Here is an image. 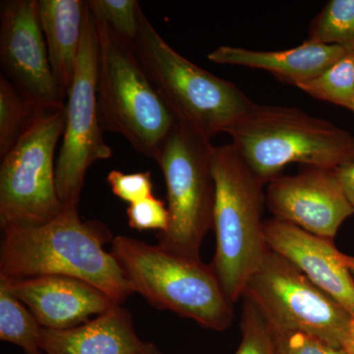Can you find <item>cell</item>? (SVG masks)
I'll return each instance as SVG.
<instances>
[{"label":"cell","mask_w":354,"mask_h":354,"mask_svg":"<svg viewBox=\"0 0 354 354\" xmlns=\"http://www.w3.org/2000/svg\"><path fill=\"white\" fill-rule=\"evenodd\" d=\"M341 259L342 263L346 265L351 274L354 276V257L353 256L346 255V254L342 253Z\"/></svg>","instance_id":"obj_29"},{"label":"cell","mask_w":354,"mask_h":354,"mask_svg":"<svg viewBox=\"0 0 354 354\" xmlns=\"http://www.w3.org/2000/svg\"><path fill=\"white\" fill-rule=\"evenodd\" d=\"M134 48L176 122L212 140L227 133L254 102L235 84L192 64L140 12Z\"/></svg>","instance_id":"obj_6"},{"label":"cell","mask_w":354,"mask_h":354,"mask_svg":"<svg viewBox=\"0 0 354 354\" xmlns=\"http://www.w3.org/2000/svg\"><path fill=\"white\" fill-rule=\"evenodd\" d=\"M266 204L276 220L333 241L344 221L354 215L335 171L320 167L277 177L268 183Z\"/></svg>","instance_id":"obj_12"},{"label":"cell","mask_w":354,"mask_h":354,"mask_svg":"<svg viewBox=\"0 0 354 354\" xmlns=\"http://www.w3.org/2000/svg\"><path fill=\"white\" fill-rule=\"evenodd\" d=\"M66 124V109L44 111L1 158L0 223L37 225L59 215L55 153Z\"/></svg>","instance_id":"obj_8"},{"label":"cell","mask_w":354,"mask_h":354,"mask_svg":"<svg viewBox=\"0 0 354 354\" xmlns=\"http://www.w3.org/2000/svg\"><path fill=\"white\" fill-rule=\"evenodd\" d=\"M0 60L4 75L39 109L65 106L39 16V0H6L0 6Z\"/></svg>","instance_id":"obj_11"},{"label":"cell","mask_w":354,"mask_h":354,"mask_svg":"<svg viewBox=\"0 0 354 354\" xmlns=\"http://www.w3.org/2000/svg\"><path fill=\"white\" fill-rule=\"evenodd\" d=\"M111 252L139 293L152 306L186 317L206 329L225 330L234 321L230 304L211 265L158 245L118 235Z\"/></svg>","instance_id":"obj_4"},{"label":"cell","mask_w":354,"mask_h":354,"mask_svg":"<svg viewBox=\"0 0 354 354\" xmlns=\"http://www.w3.org/2000/svg\"><path fill=\"white\" fill-rule=\"evenodd\" d=\"M272 330L279 354H346L342 348L330 346L315 335L274 328Z\"/></svg>","instance_id":"obj_26"},{"label":"cell","mask_w":354,"mask_h":354,"mask_svg":"<svg viewBox=\"0 0 354 354\" xmlns=\"http://www.w3.org/2000/svg\"><path fill=\"white\" fill-rule=\"evenodd\" d=\"M342 348L346 354H354V316L351 317L348 332L342 342Z\"/></svg>","instance_id":"obj_28"},{"label":"cell","mask_w":354,"mask_h":354,"mask_svg":"<svg viewBox=\"0 0 354 354\" xmlns=\"http://www.w3.org/2000/svg\"><path fill=\"white\" fill-rule=\"evenodd\" d=\"M106 180L113 194L129 204L153 196V185L150 171L124 174L113 171L109 172Z\"/></svg>","instance_id":"obj_25"},{"label":"cell","mask_w":354,"mask_h":354,"mask_svg":"<svg viewBox=\"0 0 354 354\" xmlns=\"http://www.w3.org/2000/svg\"><path fill=\"white\" fill-rule=\"evenodd\" d=\"M212 172L216 189V253L211 266L234 305L269 248L262 220L265 183L232 143L214 146Z\"/></svg>","instance_id":"obj_3"},{"label":"cell","mask_w":354,"mask_h":354,"mask_svg":"<svg viewBox=\"0 0 354 354\" xmlns=\"http://www.w3.org/2000/svg\"><path fill=\"white\" fill-rule=\"evenodd\" d=\"M139 354H164L162 353V351H158L157 346H155V344H151V342H148L147 344V346L145 349H144L142 353H140Z\"/></svg>","instance_id":"obj_30"},{"label":"cell","mask_w":354,"mask_h":354,"mask_svg":"<svg viewBox=\"0 0 354 354\" xmlns=\"http://www.w3.org/2000/svg\"><path fill=\"white\" fill-rule=\"evenodd\" d=\"M97 65V29L87 3L75 77L65 104L64 141L55 165L57 194L64 207L78 206L88 169L113 156L102 137Z\"/></svg>","instance_id":"obj_10"},{"label":"cell","mask_w":354,"mask_h":354,"mask_svg":"<svg viewBox=\"0 0 354 354\" xmlns=\"http://www.w3.org/2000/svg\"><path fill=\"white\" fill-rule=\"evenodd\" d=\"M346 53L337 46L305 41L297 48L276 51L221 46L209 53L208 59L216 64L264 70L281 82L298 87L322 74Z\"/></svg>","instance_id":"obj_16"},{"label":"cell","mask_w":354,"mask_h":354,"mask_svg":"<svg viewBox=\"0 0 354 354\" xmlns=\"http://www.w3.org/2000/svg\"><path fill=\"white\" fill-rule=\"evenodd\" d=\"M272 328L315 335L342 348L351 314L281 254L268 248L243 295Z\"/></svg>","instance_id":"obj_9"},{"label":"cell","mask_w":354,"mask_h":354,"mask_svg":"<svg viewBox=\"0 0 354 354\" xmlns=\"http://www.w3.org/2000/svg\"><path fill=\"white\" fill-rule=\"evenodd\" d=\"M241 342L235 354H279L271 326L247 298L243 297Z\"/></svg>","instance_id":"obj_22"},{"label":"cell","mask_w":354,"mask_h":354,"mask_svg":"<svg viewBox=\"0 0 354 354\" xmlns=\"http://www.w3.org/2000/svg\"><path fill=\"white\" fill-rule=\"evenodd\" d=\"M297 88L354 113V55L346 53L322 74Z\"/></svg>","instance_id":"obj_21"},{"label":"cell","mask_w":354,"mask_h":354,"mask_svg":"<svg viewBox=\"0 0 354 354\" xmlns=\"http://www.w3.org/2000/svg\"><path fill=\"white\" fill-rule=\"evenodd\" d=\"M306 41L337 46L354 55V0L328 1L312 20Z\"/></svg>","instance_id":"obj_20"},{"label":"cell","mask_w":354,"mask_h":354,"mask_svg":"<svg viewBox=\"0 0 354 354\" xmlns=\"http://www.w3.org/2000/svg\"><path fill=\"white\" fill-rule=\"evenodd\" d=\"M43 329L30 309L0 281V339L19 346L25 354L38 353Z\"/></svg>","instance_id":"obj_18"},{"label":"cell","mask_w":354,"mask_h":354,"mask_svg":"<svg viewBox=\"0 0 354 354\" xmlns=\"http://www.w3.org/2000/svg\"><path fill=\"white\" fill-rule=\"evenodd\" d=\"M148 342L134 329L131 314L121 305L77 327L41 332L44 354H139Z\"/></svg>","instance_id":"obj_15"},{"label":"cell","mask_w":354,"mask_h":354,"mask_svg":"<svg viewBox=\"0 0 354 354\" xmlns=\"http://www.w3.org/2000/svg\"><path fill=\"white\" fill-rule=\"evenodd\" d=\"M337 178L341 181L344 193L354 208V162L342 165L335 169Z\"/></svg>","instance_id":"obj_27"},{"label":"cell","mask_w":354,"mask_h":354,"mask_svg":"<svg viewBox=\"0 0 354 354\" xmlns=\"http://www.w3.org/2000/svg\"><path fill=\"white\" fill-rule=\"evenodd\" d=\"M265 237L270 249L292 262L354 316L353 277L342 263V252L333 239L317 236L274 218L265 221Z\"/></svg>","instance_id":"obj_14"},{"label":"cell","mask_w":354,"mask_h":354,"mask_svg":"<svg viewBox=\"0 0 354 354\" xmlns=\"http://www.w3.org/2000/svg\"><path fill=\"white\" fill-rule=\"evenodd\" d=\"M212 140L176 122L153 160L167 186L169 227L157 235L169 252L201 259L205 236L213 230L215 181Z\"/></svg>","instance_id":"obj_7"},{"label":"cell","mask_w":354,"mask_h":354,"mask_svg":"<svg viewBox=\"0 0 354 354\" xmlns=\"http://www.w3.org/2000/svg\"><path fill=\"white\" fill-rule=\"evenodd\" d=\"M0 276L9 279L64 276L81 279L121 305L134 295L120 263L104 245L113 241L101 221H84L78 206L37 225L2 227Z\"/></svg>","instance_id":"obj_1"},{"label":"cell","mask_w":354,"mask_h":354,"mask_svg":"<svg viewBox=\"0 0 354 354\" xmlns=\"http://www.w3.org/2000/svg\"><path fill=\"white\" fill-rule=\"evenodd\" d=\"M39 109L4 74L0 76V156L3 158L38 118Z\"/></svg>","instance_id":"obj_19"},{"label":"cell","mask_w":354,"mask_h":354,"mask_svg":"<svg viewBox=\"0 0 354 354\" xmlns=\"http://www.w3.org/2000/svg\"><path fill=\"white\" fill-rule=\"evenodd\" d=\"M0 281L20 299L46 329L65 330L88 322L113 308L114 304L94 286L64 276L9 279Z\"/></svg>","instance_id":"obj_13"},{"label":"cell","mask_w":354,"mask_h":354,"mask_svg":"<svg viewBox=\"0 0 354 354\" xmlns=\"http://www.w3.org/2000/svg\"><path fill=\"white\" fill-rule=\"evenodd\" d=\"M129 227L138 230H158L164 232L169 227V214L165 201L155 196L130 204L127 209Z\"/></svg>","instance_id":"obj_24"},{"label":"cell","mask_w":354,"mask_h":354,"mask_svg":"<svg viewBox=\"0 0 354 354\" xmlns=\"http://www.w3.org/2000/svg\"><path fill=\"white\" fill-rule=\"evenodd\" d=\"M227 134L265 184L291 164L335 171L354 162L351 133L297 108L254 102Z\"/></svg>","instance_id":"obj_2"},{"label":"cell","mask_w":354,"mask_h":354,"mask_svg":"<svg viewBox=\"0 0 354 354\" xmlns=\"http://www.w3.org/2000/svg\"><path fill=\"white\" fill-rule=\"evenodd\" d=\"M93 16L97 29V93L102 128L124 137L141 155L155 158L176 124V118L147 73L134 44L118 36L101 18Z\"/></svg>","instance_id":"obj_5"},{"label":"cell","mask_w":354,"mask_h":354,"mask_svg":"<svg viewBox=\"0 0 354 354\" xmlns=\"http://www.w3.org/2000/svg\"><path fill=\"white\" fill-rule=\"evenodd\" d=\"M31 354H44L41 351H38V353H31Z\"/></svg>","instance_id":"obj_31"},{"label":"cell","mask_w":354,"mask_h":354,"mask_svg":"<svg viewBox=\"0 0 354 354\" xmlns=\"http://www.w3.org/2000/svg\"><path fill=\"white\" fill-rule=\"evenodd\" d=\"M87 1L39 0V16L53 75L65 97L73 83Z\"/></svg>","instance_id":"obj_17"},{"label":"cell","mask_w":354,"mask_h":354,"mask_svg":"<svg viewBox=\"0 0 354 354\" xmlns=\"http://www.w3.org/2000/svg\"><path fill=\"white\" fill-rule=\"evenodd\" d=\"M88 6L94 15L104 20L121 38L134 43L139 32L142 8L136 0H90Z\"/></svg>","instance_id":"obj_23"}]
</instances>
